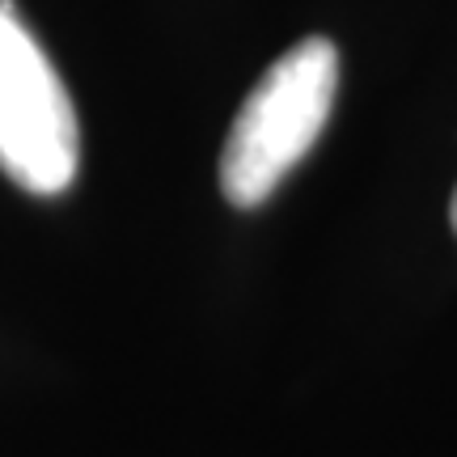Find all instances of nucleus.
<instances>
[{
  "instance_id": "nucleus-1",
  "label": "nucleus",
  "mask_w": 457,
  "mask_h": 457,
  "mask_svg": "<svg viewBox=\"0 0 457 457\" xmlns=\"http://www.w3.org/2000/svg\"><path fill=\"white\" fill-rule=\"evenodd\" d=\"M339 55L327 38H305L259 77L228 128L220 153V187L237 208H259L284 174L322 136L335 106Z\"/></svg>"
},
{
  "instance_id": "nucleus-2",
  "label": "nucleus",
  "mask_w": 457,
  "mask_h": 457,
  "mask_svg": "<svg viewBox=\"0 0 457 457\" xmlns=\"http://www.w3.org/2000/svg\"><path fill=\"white\" fill-rule=\"evenodd\" d=\"M81 131L60 72L9 0H0V170L34 195L77 179Z\"/></svg>"
},
{
  "instance_id": "nucleus-3",
  "label": "nucleus",
  "mask_w": 457,
  "mask_h": 457,
  "mask_svg": "<svg viewBox=\"0 0 457 457\" xmlns=\"http://www.w3.org/2000/svg\"><path fill=\"white\" fill-rule=\"evenodd\" d=\"M449 220H453V233H457V191H453V204H449Z\"/></svg>"
}]
</instances>
